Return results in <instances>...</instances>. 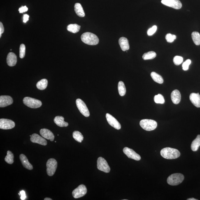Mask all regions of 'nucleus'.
<instances>
[{
  "label": "nucleus",
  "mask_w": 200,
  "mask_h": 200,
  "mask_svg": "<svg viewBox=\"0 0 200 200\" xmlns=\"http://www.w3.org/2000/svg\"><path fill=\"white\" fill-rule=\"evenodd\" d=\"M161 155L164 158L173 159H176L180 157V151L176 149L165 148L161 150Z\"/></svg>",
  "instance_id": "f257e3e1"
},
{
  "label": "nucleus",
  "mask_w": 200,
  "mask_h": 200,
  "mask_svg": "<svg viewBox=\"0 0 200 200\" xmlns=\"http://www.w3.org/2000/svg\"><path fill=\"white\" fill-rule=\"evenodd\" d=\"M82 42L87 45H95L99 42V39L95 34L91 32H85L83 33L81 36Z\"/></svg>",
  "instance_id": "f03ea898"
},
{
  "label": "nucleus",
  "mask_w": 200,
  "mask_h": 200,
  "mask_svg": "<svg viewBox=\"0 0 200 200\" xmlns=\"http://www.w3.org/2000/svg\"><path fill=\"white\" fill-rule=\"evenodd\" d=\"M140 125L145 131H152L157 128V123L151 119H145L140 121Z\"/></svg>",
  "instance_id": "7ed1b4c3"
},
{
  "label": "nucleus",
  "mask_w": 200,
  "mask_h": 200,
  "mask_svg": "<svg viewBox=\"0 0 200 200\" xmlns=\"http://www.w3.org/2000/svg\"><path fill=\"white\" fill-rule=\"evenodd\" d=\"M184 179L183 175L181 173H174L168 177L167 182L168 184L172 186L178 185L183 182Z\"/></svg>",
  "instance_id": "20e7f679"
},
{
  "label": "nucleus",
  "mask_w": 200,
  "mask_h": 200,
  "mask_svg": "<svg viewBox=\"0 0 200 200\" xmlns=\"http://www.w3.org/2000/svg\"><path fill=\"white\" fill-rule=\"evenodd\" d=\"M23 102L26 106L31 108H39L42 105V103L39 100L29 97L24 98Z\"/></svg>",
  "instance_id": "39448f33"
},
{
  "label": "nucleus",
  "mask_w": 200,
  "mask_h": 200,
  "mask_svg": "<svg viewBox=\"0 0 200 200\" xmlns=\"http://www.w3.org/2000/svg\"><path fill=\"white\" fill-rule=\"evenodd\" d=\"M57 163L55 159H49L46 163V171L49 176H53L57 169Z\"/></svg>",
  "instance_id": "423d86ee"
},
{
  "label": "nucleus",
  "mask_w": 200,
  "mask_h": 200,
  "mask_svg": "<svg viewBox=\"0 0 200 200\" xmlns=\"http://www.w3.org/2000/svg\"><path fill=\"white\" fill-rule=\"evenodd\" d=\"M76 102L77 108L80 113L86 117H89L90 116V113L85 102L80 99H77Z\"/></svg>",
  "instance_id": "0eeeda50"
},
{
  "label": "nucleus",
  "mask_w": 200,
  "mask_h": 200,
  "mask_svg": "<svg viewBox=\"0 0 200 200\" xmlns=\"http://www.w3.org/2000/svg\"><path fill=\"white\" fill-rule=\"evenodd\" d=\"M97 168L100 171L105 173H109L110 171V168L107 162L102 157H100L98 158L97 160Z\"/></svg>",
  "instance_id": "6e6552de"
},
{
  "label": "nucleus",
  "mask_w": 200,
  "mask_h": 200,
  "mask_svg": "<svg viewBox=\"0 0 200 200\" xmlns=\"http://www.w3.org/2000/svg\"><path fill=\"white\" fill-rule=\"evenodd\" d=\"M87 192L86 186L84 185H80L72 192V195L75 199L83 197L85 196Z\"/></svg>",
  "instance_id": "1a4fd4ad"
},
{
  "label": "nucleus",
  "mask_w": 200,
  "mask_h": 200,
  "mask_svg": "<svg viewBox=\"0 0 200 200\" xmlns=\"http://www.w3.org/2000/svg\"><path fill=\"white\" fill-rule=\"evenodd\" d=\"M161 3L166 6L176 9H180L182 7V3L179 0H162Z\"/></svg>",
  "instance_id": "9d476101"
},
{
  "label": "nucleus",
  "mask_w": 200,
  "mask_h": 200,
  "mask_svg": "<svg viewBox=\"0 0 200 200\" xmlns=\"http://www.w3.org/2000/svg\"><path fill=\"white\" fill-rule=\"evenodd\" d=\"M15 122L10 119H0V128L8 130L13 128L15 127Z\"/></svg>",
  "instance_id": "9b49d317"
},
{
  "label": "nucleus",
  "mask_w": 200,
  "mask_h": 200,
  "mask_svg": "<svg viewBox=\"0 0 200 200\" xmlns=\"http://www.w3.org/2000/svg\"><path fill=\"white\" fill-rule=\"evenodd\" d=\"M124 154L129 158L132 159L136 161H139L141 159V156L134 151L132 149L125 147L123 149Z\"/></svg>",
  "instance_id": "f8f14e48"
},
{
  "label": "nucleus",
  "mask_w": 200,
  "mask_h": 200,
  "mask_svg": "<svg viewBox=\"0 0 200 200\" xmlns=\"http://www.w3.org/2000/svg\"><path fill=\"white\" fill-rule=\"evenodd\" d=\"M106 117L109 124L112 127L117 130L121 129V126L120 124L114 117L109 113H106Z\"/></svg>",
  "instance_id": "ddd939ff"
},
{
  "label": "nucleus",
  "mask_w": 200,
  "mask_h": 200,
  "mask_svg": "<svg viewBox=\"0 0 200 200\" xmlns=\"http://www.w3.org/2000/svg\"><path fill=\"white\" fill-rule=\"evenodd\" d=\"M31 141L33 143L39 144L42 145L46 146L47 144L46 140L36 133H34L31 135Z\"/></svg>",
  "instance_id": "4468645a"
},
{
  "label": "nucleus",
  "mask_w": 200,
  "mask_h": 200,
  "mask_svg": "<svg viewBox=\"0 0 200 200\" xmlns=\"http://www.w3.org/2000/svg\"><path fill=\"white\" fill-rule=\"evenodd\" d=\"M13 103V99L9 96H0V107L1 108L9 106Z\"/></svg>",
  "instance_id": "2eb2a0df"
},
{
  "label": "nucleus",
  "mask_w": 200,
  "mask_h": 200,
  "mask_svg": "<svg viewBox=\"0 0 200 200\" xmlns=\"http://www.w3.org/2000/svg\"><path fill=\"white\" fill-rule=\"evenodd\" d=\"M40 134L43 138L47 139L53 141L55 136L53 133L49 130L46 129H42L40 131Z\"/></svg>",
  "instance_id": "dca6fc26"
},
{
  "label": "nucleus",
  "mask_w": 200,
  "mask_h": 200,
  "mask_svg": "<svg viewBox=\"0 0 200 200\" xmlns=\"http://www.w3.org/2000/svg\"><path fill=\"white\" fill-rule=\"evenodd\" d=\"M190 100L191 102L197 108H200V95L199 93L197 94L193 93L190 95Z\"/></svg>",
  "instance_id": "f3484780"
},
{
  "label": "nucleus",
  "mask_w": 200,
  "mask_h": 200,
  "mask_svg": "<svg viewBox=\"0 0 200 200\" xmlns=\"http://www.w3.org/2000/svg\"><path fill=\"white\" fill-rule=\"evenodd\" d=\"M6 61L8 66L11 67L15 66L17 61L16 55L13 53H9L7 57Z\"/></svg>",
  "instance_id": "a211bd4d"
},
{
  "label": "nucleus",
  "mask_w": 200,
  "mask_h": 200,
  "mask_svg": "<svg viewBox=\"0 0 200 200\" xmlns=\"http://www.w3.org/2000/svg\"><path fill=\"white\" fill-rule=\"evenodd\" d=\"M171 98L174 104H179L181 100V94L180 91L178 90L173 91L171 93Z\"/></svg>",
  "instance_id": "6ab92c4d"
},
{
  "label": "nucleus",
  "mask_w": 200,
  "mask_h": 200,
  "mask_svg": "<svg viewBox=\"0 0 200 200\" xmlns=\"http://www.w3.org/2000/svg\"><path fill=\"white\" fill-rule=\"evenodd\" d=\"M119 43L121 48L123 51H126L129 49V45L128 40L127 38L121 37L119 39Z\"/></svg>",
  "instance_id": "aec40b11"
},
{
  "label": "nucleus",
  "mask_w": 200,
  "mask_h": 200,
  "mask_svg": "<svg viewBox=\"0 0 200 200\" xmlns=\"http://www.w3.org/2000/svg\"><path fill=\"white\" fill-rule=\"evenodd\" d=\"M21 162L24 168L28 170H31L33 167L32 165L29 163L27 157L24 154H20L19 156Z\"/></svg>",
  "instance_id": "412c9836"
},
{
  "label": "nucleus",
  "mask_w": 200,
  "mask_h": 200,
  "mask_svg": "<svg viewBox=\"0 0 200 200\" xmlns=\"http://www.w3.org/2000/svg\"><path fill=\"white\" fill-rule=\"evenodd\" d=\"M54 122L58 126L61 127H67L68 123L65 122L64 118L62 116H57L54 119Z\"/></svg>",
  "instance_id": "4be33fe9"
},
{
  "label": "nucleus",
  "mask_w": 200,
  "mask_h": 200,
  "mask_svg": "<svg viewBox=\"0 0 200 200\" xmlns=\"http://www.w3.org/2000/svg\"><path fill=\"white\" fill-rule=\"evenodd\" d=\"M75 11L77 15L80 17H83L85 16V12L84 11L83 8L81 4L80 3H75L74 6Z\"/></svg>",
  "instance_id": "5701e85b"
},
{
  "label": "nucleus",
  "mask_w": 200,
  "mask_h": 200,
  "mask_svg": "<svg viewBox=\"0 0 200 200\" xmlns=\"http://www.w3.org/2000/svg\"><path fill=\"white\" fill-rule=\"evenodd\" d=\"M200 146V135H198L197 137L192 142L191 146V150L193 151H196Z\"/></svg>",
  "instance_id": "b1692460"
},
{
  "label": "nucleus",
  "mask_w": 200,
  "mask_h": 200,
  "mask_svg": "<svg viewBox=\"0 0 200 200\" xmlns=\"http://www.w3.org/2000/svg\"><path fill=\"white\" fill-rule=\"evenodd\" d=\"M48 81L46 79H43L40 80L36 84V87L40 90H44L48 85Z\"/></svg>",
  "instance_id": "393cba45"
},
{
  "label": "nucleus",
  "mask_w": 200,
  "mask_h": 200,
  "mask_svg": "<svg viewBox=\"0 0 200 200\" xmlns=\"http://www.w3.org/2000/svg\"><path fill=\"white\" fill-rule=\"evenodd\" d=\"M80 26L76 24H70L67 27L68 31L73 33H76L80 31Z\"/></svg>",
  "instance_id": "a878e982"
},
{
  "label": "nucleus",
  "mask_w": 200,
  "mask_h": 200,
  "mask_svg": "<svg viewBox=\"0 0 200 200\" xmlns=\"http://www.w3.org/2000/svg\"><path fill=\"white\" fill-rule=\"evenodd\" d=\"M151 76L154 81L159 84H162L164 82L162 77L155 72H152L151 73Z\"/></svg>",
  "instance_id": "bb28decb"
},
{
  "label": "nucleus",
  "mask_w": 200,
  "mask_h": 200,
  "mask_svg": "<svg viewBox=\"0 0 200 200\" xmlns=\"http://www.w3.org/2000/svg\"><path fill=\"white\" fill-rule=\"evenodd\" d=\"M118 90L119 95L123 96L125 95L126 88L124 83L122 81L119 82L118 84Z\"/></svg>",
  "instance_id": "cd10ccee"
},
{
  "label": "nucleus",
  "mask_w": 200,
  "mask_h": 200,
  "mask_svg": "<svg viewBox=\"0 0 200 200\" xmlns=\"http://www.w3.org/2000/svg\"><path fill=\"white\" fill-rule=\"evenodd\" d=\"M157 56V54L155 52L150 51L143 54V58L144 60L152 59L155 58Z\"/></svg>",
  "instance_id": "c85d7f7f"
},
{
  "label": "nucleus",
  "mask_w": 200,
  "mask_h": 200,
  "mask_svg": "<svg viewBox=\"0 0 200 200\" xmlns=\"http://www.w3.org/2000/svg\"><path fill=\"white\" fill-rule=\"evenodd\" d=\"M73 138L79 143H81L83 139V136L82 133L78 131H75L73 133Z\"/></svg>",
  "instance_id": "c756f323"
},
{
  "label": "nucleus",
  "mask_w": 200,
  "mask_h": 200,
  "mask_svg": "<svg viewBox=\"0 0 200 200\" xmlns=\"http://www.w3.org/2000/svg\"><path fill=\"white\" fill-rule=\"evenodd\" d=\"M192 38L194 43L196 45H200V35L197 31H194L192 33Z\"/></svg>",
  "instance_id": "7c9ffc66"
},
{
  "label": "nucleus",
  "mask_w": 200,
  "mask_h": 200,
  "mask_svg": "<svg viewBox=\"0 0 200 200\" xmlns=\"http://www.w3.org/2000/svg\"><path fill=\"white\" fill-rule=\"evenodd\" d=\"M13 159V154L10 151H8L7 155L5 157V161L8 164H12L14 162Z\"/></svg>",
  "instance_id": "2f4dec72"
},
{
  "label": "nucleus",
  "mask_w": 200,
  "mask_h": 200,
  "mask_svg": "<svg viewBox=\"0 0 200 200\" xmlns=\"http://www.w3.org/2000/svg\"><path fill=\"white\" fill-rule=\"evenodd\" d=\"M154 101L156 103L164 104L165 102V99L162 94H158L155 96L154 98Z\"/></svg>",
  "instance_id": "473e14b6"
},
{
  "label": "nucleus",
  "mask_w": 200,
  "mask_h": 200,
  "mask_svg": "<svg viewBox=\"0 0 200 200\" xmlns=\"http://www.w3.org/2000/svg\"><path fill=\"white\" fill-rule=\"evenodd\" d=\"M176 36L174 35L171 34V33H168L166 35L165 38L167 41L169 43H173L175 39H176Z\"/></svg>",
  "instance_id": "72a5a7b5"
},
{
  "label": "nucleus",
  "mask_w": 200,
  "mask_h": 200,
  "mask_svg": "<svg viewBox=\"0 0 200 200\" xmlns=\"http://www.w3.org/2000/svg\"><path fill=\"white\" fill-rule=\"evenodd\" d=\"M173 62L176 65L181 64L183 61V58L180 56H176L173 59Z\"/></svg>",
  "instance_id": "f704fd0d"
},
{
  "label": "nucleus",
  "mask_w": 200,
  "mask_h": 200,
  "mask_svg": "<svg viewBox=\"0 0 200 200\" xmlns=\"http://www.w3.org/2000/svg\"><path fill=\"white\" fill-rule=\"evenodd\" d=\"M26 47L24 44H22L20 47V53L19 56L20 58L22 59L24 57L25 55Z\"/></svg>",
  "instance_id": "c9c22d12"
},
{
  "label": "nucleus",
  "mask_w": 200,
  "mask_h": 200,
  "mask_svg": "<svg viewBox=\"0 0 200 200\" xmlns=\"http://www.w3.org/2000/svg\"><path fill=\"white\" fill-rule=\"evenodd\" d=\"M157 26L154 25L153 26L152 28H150L147 31V34L149 36H150L153 35L157 31Z\"/></svg>",
  "instance_id": "e433bc0d"
},
{
  "label": "nucleus",
  "mask_w": 200,
  "mask_h": 200,
  "mask_svg": "<svg viewBox=\"0 0 200 200\" xmlns=\"http://www.w3.org/2000/svg\"><path fill=\"white\" fill-rule=\"evenodd\" d=\"M191 61L190 59H187L182 65V68L184 71H187L189 69V66L191 64Z\"/></svg>",
  "instance_id": "4c0bfd02"
},
{
  "label": "nucleus",
  "mask_w": 200,
  "mask_h": 200,
  "mask_svg": "<svg viewBox=\"0 0 200 200\" xmlns=\"http://www.w3.org/2000/svg\"><path fill=\"white\" fill-rule=\"evenodd\" d=\"M28 10V8L26 6H22L19 8V11L20 13H23L24 12H27Z\"/></svg>",
  "instance_id": "58836bf2"
},
{
  "label": "nucleus",
  "mask_w": 200,
  "mask_h": 200,
  "mask_svg": "<svg viewBox=\"0 0 200 200\" xmlns=\"http://www.w3.org/2000/svg\"><path fill=\"white\" fill-rule=\"evenodd\" d=\"M20 199L21 200H24L26 199V196L25 192L24 191H21L20 192Z\"/></svg>",
  "instance_id": "ea45409f"
},
{
  "label": "nucleus",
  "mask_w": 200,
  "mask_h": 200,
  "mask_svg": "<svg viewBox=\"0 0 200 200\" xmlns=\"http://www.w3.org/2000/svg\"><path fill=\"white\" fill-rule=\"evenodd\" d=\"M4 28L2 23H0V38L1 37L2 34L4 32Z\"/></svg>",
  "instance_id": "a19ab883"
},
{
  "label": "nucleus",
  "mask_w": 200,
  "mask_h": 200,
  "mask_svg": "<svg viewBox=\"0 0 200 200\" xmlns=\"http://www.w3.org/2000/svg\"><path fill=\"white\" fill-rule=\"evenodd\" d=\"M29 16L27 14H25L24 15V20L23 22L24 23H25L26 22L29 20Z\"/></svg>",
  "instance_id": "79ce46f5"
},
{
  "label": "nucleus",
  "mask_w": 200,
  "mask_h": 200,
  "mask_svg": "<svg viewBox=\"0 0 200 200\" xmlns=\"http://www.w3.org/2000/svg\"><path fill=\"white\" fill-rule=\"evenodd\" d=\"M44 200H52V199H51V198H45Z\"/></svg>",
  "instance_id": "37998d69"
},
{
  "label": "nucleus",
  "mask_w": 200,
  "mask_h": 200,
  "mask_svg": "<svg viewBox=\"0 0 200 200\" xmlns=\"http://www.w3.org/2000/svg\"><path fill=\"white\" fill-rule=\"evenodd\" d=\"M197 200V199H194V198H189V199H187V200Z\"/></svg>",
  "instance_id": "c03bdc74"
}]
</instances>
